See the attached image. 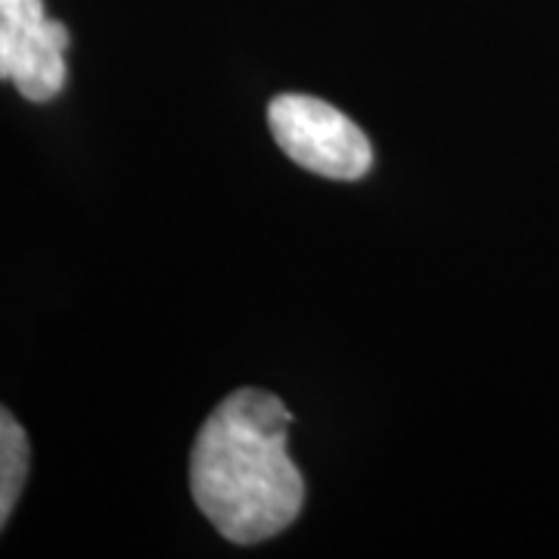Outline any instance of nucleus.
Listing matches in <instances>:
<instances>
[{
    "mask_svg": "<svg viewBox=\"0 0 559 559\" xmlns=\"http://www.w3.org/2000/svg\"><path fill=\"white\" fill-rule=\"evenodd\" d=\"M289 423V407L261 389H237L202 423L190 491L221 538L259 544L301 513L305 479L286 451Z\"/></svg>",
    "mask_w": 559,
    "mask_h": 559,
    "instance_id": "obj_1",
    "label": "nucleus"
},
{
    "mask_svg": "<svg viewBox=\"0 0 559 559\" xmlns=\"http://www.w3.org/2000/svg\"><path fill=\"white\" fill-rule=\"evenodd\" d=\"M277 146L305 171L330 180H360L373 168V146L333 103L308 94H280L267 106Z\"/></svg>",
    "mask_w": 559,
    "mask_h": 559,
    "instance_id": "obj_2",
    "label": "nucleus"
},
{
    "mask_svg": "<svg viewBox=\"0 0 559 559\" xmlns=\"http://www.w3.org/2000/svg\"><path fill=\"white\" fill-rule=\"evenodd\" d=\"M69 40V28L57 20L40 25L0 22V81H13L25 100H53L66 87Z\"/></svg>",
    "mask_w": 559,
    "mask_h": 559,
    "instance_id": "obj_3",
    "label": "nucleus"
},
{
    "mask_svg": "<svg viewBox=\"0 0 559 559\" xmlns=\"http://www.w3.org/2000/svg\"><path fill=\"white\" fill-rule=\"evenodd\" d=\"M28 436L7 407H0V532L28 479Z\"/></svg>",
    "mask_w": 559,
    "mask_h": 559,
    "instance_id": "obj_4",
    "label": "nucleus"
},
{
    "mask_svg": "<svg viewBox=\"0 0 559 559\" xmlns=\"http://www.w3.org/2000/svg\"><path fill=\"white\" fill-rule=\"evenodd\" d=\"M47 10L44 0H0V22L10 25H40L47 22Z\"/></svg>",
    "mask_w": 559,
    "mask_h": 559,
    "instance_id": "obj_5",
    "label": "nucleus"
}]
</instances>
